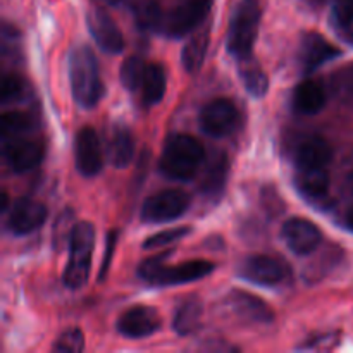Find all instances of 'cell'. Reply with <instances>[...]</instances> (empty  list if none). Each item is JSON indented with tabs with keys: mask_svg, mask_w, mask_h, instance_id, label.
<instances>
[{
	"mask_svg": "<svg viewBox=\"0 0 353 353\" xmlns=\"http://www.w3.org/2000/svg\"><path fill=\"white\" fill-rule=\"evenodd\" d=\"M69 83L74 100L85 109H92L102 100L103 83L99 61L86 45H79L69 55Z\"/></svg>",
	"mask_w": 353,
	"mask_h": 353,
	"instance_id": "1",
	"label": "cell"
},
{
	"mask_svg": "<svg viewBox=\"0 0 353 353\" xmlns=\"http://www.w3.org/2000/svg\"><path fill=\"white\" fill-rule=\"evenodd\" d=\"M205 161V148L190 134H172L164 145L159 168L164 176L178 181H188Z\"/></svg>",
	"mask_w": 353,
	"mask_h": 353,
	"instance_id": "2",
	"label": "cell"
},
{
	"mask_svg": "<svg viewBox=\"0 0 353 353\" xmlns=\"http://www.w3.org/2000/svg\"><path fill=\"white\" fill-rule=\"evenodd\" d=\"M95 248V228L92 223H76L69 238V261L62 281L68 288L78 290L86 285L92 269V255Z\"/></svg>",
	"mask_w": 353,
	"mask_h": 353,
	"instance_id": "3",
	"label": "cell"
},
{
	"mask_svg": "<svg viewBox=\"0 0 353 353\" xmlns=\"http://www.w3.org/2000/svg\"><path fill=\"white\" fill-rule=\"evenodd\" d=\"M262 9L259 0H240L231 16L228 30V50L241 61L252 55L261 26Z\"/></svg>",
	"mask_w": 353,
	"mask_h": 353,
	"instance_id": "4",
	"label": "cell"
},
{
	"mask_svg": "<svg viewBox=\"0 0 353 353\" xmlns=\"http://www.w3.org/2000/svg\"><path fill=\"white\" fill-rule=\"evenodd\" d=\"M190 203H192V199L183 190H164L145 200L140 217L143 223L148 224L169 223V221L179 219L190 209Z\"/></svg>",
	"mask_w": 353,
	"mask_h": 353,
	"instance_id": "5",
	"label": "cell"
},
{
	"mask_svg": "<svg viewBox=\"0 0 353 353\" xmlns=\"http://www.w3.org/2000/svg\"><path fill=\"white\" fill-rule=\"evenodd\" d=\"M212 0H179L165 16L164 31L171 38H183L195 31L209 14Z\"/></svg>",
	"mask_w": 353,
	"mask_h": 353,
	"instance_id": "6",
	"label": "cell"
},
{
	"mask_svg": "<svg viewBox=\"0 0 353 353\" xmlns=\"http://www.w3.org/2000/svg\"><path fill=\"white\" fill-rule=\"evenodd\" d=\"M292 274V269L283 259L272 255H252L247 257L238 268V276L247 281L262 286H276L286 281Z\"/></svg>",
	"mask_w": 353,
	"mask_h": 353,
	"instance_id": "7",
	"label": "cell"
},
{
	"mask_svg": "<svg viewBox=\"0 0 353 353\" xmlns=\"http://www.w3.org/2000/svg\"><path fill=\"white\" fill-rule=\"evenodd\" d=\"M240 121V112L233 100L214 99L200 112V128L212 138H224L233 133Z\"/></svg>",
	"mask_w": 353,
	"mask_h": 353,
	"instance_id": "8",
	"label": "cell"
},
{
	"mask_svg": "<svg viewBox=\"0 0 353 353\" xmlns=\"http://www.w3.org/2000/svg\"><path fill=\"white\" fill-rule=\"evenodd\" d=\"M2 155L6 164L9 165L10 171L14 172H28L40 165L43 159L45 147L41 141L33 140V138L14 137L2 140Z\"/></svg>",
	"mask_w": 353,
	"mask_h": 353,
	"instance_id": "9",
	"label": "cell"
},
{
	"mask_svg": "<svg viewBox=\"0 0 353 353\" xmlns=\"http://www.w3.org/2000/svg\"><path fill=\"white\" fill-rule=\"evenodd\" d=\"M281 236L286 247L296 255H310L323 243V231L319 226L303 217H292L281 228Z\"/></svg>",
	"mask_w": 353,
	"mask_h": 353,
	"instance_id": "10",
	"label": "cell"
},
{
	"mask_svg": "<svg viewBox=\"0 0 353 353\" xmlns=\"http://www.w3.org/2000/svg\"><path fill=\"white\" fill-rule=\"evenodd\" d=\"M76 169L85 178H93L103 168V154L100 138L93 128L85 126L78 131L74 140Z\"/></svg>",
	"mask_w": 353,
	"mask_h": 353,
	"instance_id": "11",
	"label": "cell"
},
{
	"mask_svg": "<svg viewBox=\"0 0 353 353\" xmlns=\"http://www.w3.org/2000/svg\"><path fill=\"white\" fill-rule=\"evenodd\" d=\"M86 26L93 40L105 54H121L124 48V37L116 21L100 7H93L86 14Z\"/></svg>",
	"mask_w": 353,
	"mask_h": 353,
	"instance_id": "12",
	"label": "cell"
},
{
	"mask_svg": "<svg viewBox=\"0 0 353 353\" xmlns=\"http://www.w3.org/2000/svg\"><path fill=\"white\" fill-rule=\"evenodd\" d=\"M162 326V319L154 307L134 305L124 310L117 321V331L123 336L140 340V338L152 336Z\"/></svg>",
	"mask_w": 353,
	"mask_h": 353,
	"instance_id": "13",
	"label": "cell"
},
{
	"mask_svg": "<svg viewBox=\"0 0 353 353\" xmlns=\"http://www.w3.org/2000/svg\"><path fill=\"white\" fill-rule=\"evenodd\" d=\"M47 216L48 210L41 202L28 199L17 200L7 216V228L16 236H24L43 226Z\"/></svg>",
	"mask_w": 353,
	"mask_h": 353,
	"instance_id": "14",
	"label": "cell"
},
{
	"mask_svg": "<svg viewBox=\"0 0 353 353\" xmlns=\"http://www.w3.org/2000/svg\"><path fill=\"white\" fill-rule=\"evenodd\" d=\"M226 303L231 312L240 317L243 323L269 324L274 321V310L264 300L252 295V293L243 292V290H233L226 296Z\"/></svg>",
	"mask_w": 353,
	"mask_h": 353,
	"instance_id": "15",
	"label": "cell"
},
{
	"mask_svg": "<svg viewBox=\"0 0 353 353\" xmlns=\"http://www.w3.org/2000/svg\"><path fill=\"white\" fill-rule=\"evenodd\" d=\"M341 50L334 47L331 41H327L319 33H307L302 38V47H300V64L303 72H314L324 65L326 62L340 57Z\"/></svg>",
	"mask_w": 353,
	"mask_h": 353,
	"instance_id": "16",
	"label": "cell"
},
{
	"mask_svg": "<svg viewBox=\"0 0 353 353\" xmlns=\"http://www.w3.org/2000/svg\"><path fill=\"white\" fill-rule=\"evenodd\" d=\"M214 271V264L209 261H188L178 265L165 264L152 281L154 286H176L185 283L199 281Z\"/></svg>",
	"mask_w": 353,
	"mask_h": 353,
	"instance_id": "17",
	"label": "cell"
},
{
	"mask_svg": "<svg viewBox=\"0 0 353 353\" xmlns=\"http://www.w3.org/2000/svg\"><path fill=\"white\" fill-rule=\"evenodd\" d=\"M333 159V148L323 137H309L296 147L295 164L299 169L327 168Z\"/></svg>",
	"mask_w": 353,
	"mask_h": 353,
	"instance_id": "18",
	"label": "cell"
},
{
	"mask_svg": "<svg viewBox=\"0 0 353 353\" xmlns=\"http://www.w3.org/2000/svg\"><path fill=\"white\" fill-rule=\"evenodd\" d=\"M107 155L114 168L124 169L133 162L134 157V138L130 128L124 124L112 126L107 143Z\"/></svg>",
	"mask_w": 353,
	"mask_h": 353,
	"instance_id": "19",
	"label": "cell"
},
{
	"mask_svg": "<svg viewBox=\"0 0 353 353\" xmlns=\"http://www.w3.org/2000/svg\"><path fill=\"white\" fill-rule=\"evenodd\" d=\"M326 90L321 83L314 81V79H307L302 81L293 92V109L305 116H314V114L321 112L326 105Z\"/></svg>",
	"mask_w": 353,
	"mask_h": 353,
	"instance_id": "20",
	"label": "cell"
},
{
	"mask_svg": "<svg viewBox=\"0 0 353 353\" xmlns=\"http://www.w3.org/2000/svg\"><path fill=\"white\" fill-rule=\"evenodd\" d=\"M228 172H230V162H228L226 154H216V157L210 159L209 165L205 169V174H203L202 190L203 195L207 196H217L221 195L224 188V183L228 179Z\"/></svg>",
	"mask_w": 353,
	"mask_h": 353,
	"instance_id": "21",
	"label": "cell"
},
{
	"mask_svg": "<svg viewBox=\"0 0 353 353\" xmlns=\"http://www.w3.org/2000/svg\"><path fill=\"white\" fill-rule=\"evenodd\" d=\"M296 188L309 199H323L330 190V174L326 168L321 169H299Z\"/></svg>",
	"mask_w": 353,
	"mask_h": 353,
	"instance_id": "22",
	"label": "cell"
},
{
	"mask_svg": "<svg viewBox=\"0 0 353 353\" xmlns=\"http://www.w3.org/2000/svg\"><path fill=\"white\" fill-rule=\"evenodd\" d=\"M168 88V78L161 64H148L145 69L143 81H141V97L147 105H155L161 102Z\"/></svg>",
	"mask_w": 353,
	"mask_h": 353,
	"instance_id": "23",
	"label": "cell"
},
{
	"mask_svg": "<svg viewBox=\"0 0 353 353\" xmlns=\"http://www.w3.org/2000/svg\"><path fill=\"white\" fill-rule=\"evenodd\" d=\"M240 64V76L243 81L245 90L250 93L254 99H262L269 90V78L264 72V69L250 57L241 59Z\"/></svg>",
	"mask_w": 353,
	"mask_h": 353,
	"instance_id": "24",
	"label": "cell"
},
{
	"mask_svg": "<svg viewBox=\"0 0 353 353\" xmlns=\"http://www.w3.org/2000/svg\"><path fill=\"white\" fill-rule=\"evenodd\" d=\"M202 303L196 299H190L186 302H183L179 305V309L176 310L174 316V331L181 336H188V334H193L202 324Z\"/></svg>",
	"mask_w": 353,
	"mask_h": 353,
	"instance_id": "25",
	"label": "cell"
},
{
	"mask_svg": "<svg viewBox=\"0 0 353 353\" xmlns=\"http://www.w3.org/2000/svg\"><path fill=\"white\" fill-rule=\"evenodd\" d=\"M209 31L200 30L199 33L190 38L188 43L185 45L181 52V64L188 72H195L202 68L205 61L207 50H209Z\"/></svg>",
	"mask_w": 353,
	"mask_h": 353,
	"instance_id": "26",
	"label": "cell"
},
{
	"mask_svg": "<svg viewBox=\"0 0 353 353\" xmlns=\"http://www.w3.org/2000/svg\"><path fill=\"white\" fill-rule=\"evenodd\" d=\"M134 23L141 31H159L164 26V12L157 0H140L133 9Z\"/></svg>",
	"mask_w": 353,
	"mask_h": 353,
	"instance_id": "27",
	"label": "cell"
},
{
	"mask_svg": "<svg viewBox=\"0 0 353 353\" xmlns=\"http://www.w3.org/2000/svg\"><path fill=\"white\" fill-rule=\"evenodd\" d=\"M34 126L33 117L23 110H9V112L2 114L0 119V134L2 140L14 137H23V134L30 133Z\"/></svg>",
	"mask_w": 353,
	"mask_h": 353,
	"instance_id": "28",
	"label": "cell"
},
{
	"mask_svg": "<svg viewBox=\"0 0 353 353\" xmlns=\"http://www.w3.org/2000/svg\"><path fill=\"white\" fill-rule=\"evenodd\" d=\"M145 69H147V65H145L143 59L138 57V55L128 57L121 65V83H123L124 88H128L130 92H137L138 88H141Z\"/></svg>",
	"mask_w": 353,
	"mask_h": 353,
	"instance_id": "29",
	"label": "cell"
},
{
	"mask_svg": "<svg viewBox=\"0 0 353 353\" xmlns=\"http://www.w3.org/2000/svg\"><path fill=\"white\" fill-rule=\"evenodd\" d=\"M190 231H192V230H190L188 226L172 228V230L159 231V233L152 234V236H148L147 240L143 241V248H145V250H152V248L168 247V245L176 243V241H179V240H183L185 236H188Z\"/></svg>",
	"mask_w": 353,
	"mask_h": 353,
	"instance_id": "30",
	"label": "cell"
},
{
	"mask_svg": "<svg viewBox=\"0 0 353 353\" xmlns=\"http://www.w3.org/2000/svg\"><path fill=\"white\" fill-rule=\"evenodd\" d=\"M83 348H85V336L78 327L65 330L54 343V352L57 353H81Z\"/></svg>",
	"mask_w": 353,
	"mask_h": 353,
	"instance_id": "31",
	"label": "cell"
},
{
	"mask_svg": "<svg viewBox=\"0 0 353 353\" xmlns=\"http://www.w3.org/2000/svg\"><path fill=\"white\" fill-rule=\"evenodd\" d=\"M24 95V83L19 76L7 74L2 81V90H0V100L2 103L19 100Z\"/></svg>",
	"mask_w": 353,
	"mask_h": 353,
	"instance_id": "32",
	"label": "cell"
},
{
	"mask_svg": "<svg viewBox=\"0 0 353 353\" xmlns=\"http://www.w3.org/2000/svg\"><path fill=\"white\" fill-rule=\"evenodd\" d=\"M333 21L341 30L353 26V0H333Z\"/></svg>",
	"mask_w": 353,
	"mask_h": 353,
	"instance_id": "33",
	"label": "cell"
},
{
	"mask_svg": "<svg viewBox=\"0 0 353 353\" xmlns=\"http://www.w3.org/2000/svg\"><path fill=\"white\" fill-rule=\"evenodd\" d=\"M72 228H74V224H72V212L71 210H64V212L59 216L57 223H55L54 226V245L57 247V250H61L64 241L69 243Z\"/></svg>",
	"mask_w": 353,
	"mask_h": 353,
	"instance_id": "34",
	"label": "cell"
},
{
	"mask_svg": "<svg viewBox=\"0 0 353 353\" xmlns=\"http://www.w3.org/2000/svg\"><path fill=\"white\" fill-rule=\"evenodd\" d=\"M116 241H117V231H110V233L107 234L105 254H103V262H102V268H100V279L105 278L107 271H109V265L110 262H112L114 248H116Z\"/></svg>",
	"mask_w": 353,
	"mask_h": 353,
	"instance_id": "35",
	"label": "cell"
},
{
	"mask_svg": "<svg viewBox=\"0 0 353 353\" xmlns=\"http://www.w3.org/2000/svg\"><path fill=\"white\" fill-rule=\"evenodd\" d=\"M341 83H343V85H347L348 90H353V65H350V68L343 72Z\"/></svg>",
	"mask_w": 353,
	"mask_h": 353,
	"instance_id": "36",
	"label": "cell"
},
{
	"mask_svg": "<svg viewBox=\"0 0 353 353\" xmlns=\"http://www.w3.org/2000/svg\"><path fill=\"white\" fill-rule=\"evenodd\" d=\"M345 224H347L348 230L353 231V207H350L347 212V216H345Z\"/></svg>",
	"mask_w": 353,
	"mask_h": 353,
	"instance_id": "37",
	"label": "cell"
},
{
	"mask_svg": "<svg viewBox=\"0 0 353 353\" xmlns=\"http://www.w3.org/2000/svg\"><path fill=\"white\" fill-rule=\"evenodd\" d=\"M347 190L353 195V171L348 174V178H347Z\"/></svg>",
	"mask_w": 353,
	"mask_h": 353,
	"instance_id": "38",
	"label": "cell"
}]
</instances>
